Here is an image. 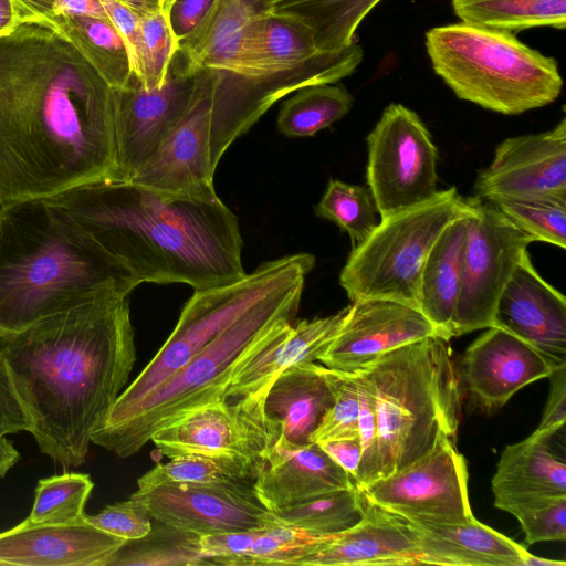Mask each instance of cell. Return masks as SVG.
<instances>
[{"mask_svg":"<svg viewBox=\"0 0 566 566\" xmlns=\"http://www.w3.org/2000/svg\"><path fill=\"white\" fill-rule=\"evenodd\" d=\"M114 90L59 32L0 36V205L115 176Z\"/></svg>","mask_w":566,"mask_h":566,"instance_id":"cell-1","label":"cell"},{"mask_svg":"<svg viewBox=\"0 0 566 566\" xmlns=\"http://www.w3.org/2000/svg\"><path fill=\"white\" fill-rule=\"evenodd\" d=\"M0 354L41 452L78 467L136 361L128 295L104 296L0 332Z\"/></svg>","mask_w":566,"mask_h":566,"instance_id":"cell-2","label":"cell"},{"mask_svg":"<svg viewBox=\"0 0 566 566\" xmlns=\"http://www.w3.org/2000/svg\"><path fill=\"white\" fill-rule=\"evenodd\" d=\"M139 285L185 283L193 290L247 273L237 216L221 201L159 192L104 179L51 198Z\"/></svg>","mask_w":566,"mask_h":566,"instance_id":"cell-3","label":"cell"},{"mask_svg":"<svg viewBox=\"0 0 566 566\" xmlns=\"http://www.w3.org/2000/svg\"><path fill=\"white\" fill-rule=\"evenodd\" d=\"M138 284L69 214L45 199L0 205V332Z\"/></svg>","mask_w":566,"mask_h":566,"instance_id":"cell-4","label":"cell"},{"mask_svg":"<svg viewBox=\"0 0 566 566\" xmlns=\"http://www.w3.org/2000/svg\"><path fill=\"white\" fill-rule=\"evenodd\" d=\"M305 277L293 280L258 303L135 406L105 419L92 442L128 458L139 452L158 430L226 398L235 374L292 325Z\"/></svg>","mask_w":566,"mask_h":566,"instance_id":"cell-5","label":"cell"},{"mask_svg":"<svg viewBox=\"0 0 566 566\" xmlns=\"http://www.w3.org/2000/svg\"><path fill=\"white\" fill-rule=\"evenodd\" d=\"M446 339L431 336L377 357L357 370L373 395L379 478L426 454L440 432L460 423V379Z\"/></svg>","mask_w":566,"mask_h":566,"instance_id":"cell-6","label":"cell"},{"mask_svg":"<svg viewBox=\"0 0 566 566\" xmlns=\"http://www.w3.org/2000/svg\"><path fill=\"white\" fill-rule=\"evenodd\" d=\"M426 49L433 71L457 97L496 113L543 107L563 87L556 60L507 31L460 21L430 29Z\"/></svg>","mask_w":566,"mask_h":566,"instance_id":"cell-7","label":"cell"},{"mask_svg":"<svg viewBox=\"0 0 566 566\" xmlns=\"http://www.w3.org/2000/svg\"><path fill=\"white\" fill-rule=\"evenodd\" d=\"M471 209L470 199L451 187L380 219L353 248L340 272L339 283L348 298H390L419 308L420 275L431 248L448 224Z\"/></svg>","mask_w":566,"mask_h":566,"instance_id":"cell-8","label":"cell"},{"mask_svg":"<svg viewBox=\"0 0 566 566\" xmlns=\"http://www.w3.org/2000/svg\"><path fill=\"white\" fill-rule=\"evenodd\" d=\"M314 265L313 254H291L268 261L232 283L195 290L167 340L122 391L105 419L135 406L223 329L282 286L306 276Z\"/></svg>","mask_w":566,"mask_h":566,"instance_id":"cell-9","label":"cell"},{"mask_svg":"<svg viewBox=\"0 0 566 566\" xmlns=\"http://www.w3.org/2000/svg\"><path fill=\"white\" fill-rule=\"evenodd\" d=\"M363 57L357 42L339 52H323L301 24L262 12L232 125L233 142L283 97L305 86L337 83L352 75Z\"/></svg>","mask_w":566,"mask_h":566,"instance_id":"cell-10","label":"cell"},{"mask_svg":"<svg viewBox=\"0 0 566 566\" xmlns=\"http://www.w3.org/2000/svg\"><path fill=\"white\" fill-rule=\"evenodd\" d=\"M261 14L258 0H217L178 48L189 71L211 87L210 159L214 170L229 148L228 134L245 87Z\"/></svg>","mask_w":566,"mask_h":566,"instance_id":"cell-11","label":"cell"},{"mask_svg":"<svg viewBox=\"0 0 566 566\" xmlns=\"http://www.w3.org/2000/svg\"><path fill=\"white\" fill-rule=\"evenodd\" d=\"M264 401L223 398L158 430L150 441L169 459L198 454L220 462L238 480H254L265 451L281 434Z\"/></svg>","mask_w":566,"mask_h":566,"instance_id":"cell-12","label":"cell"},{"mask_svg":"<svg viewBox=\"0 0 566 566\" xmlns=\"http://www.w3.org/2000/svg\"><path fill=\"white\" fill-rule=\"evenodd\" d=\"M461 283L450 336L492 326L497 298L533 239L493 203L469 198Z\"/></svg>","mask_w":566,"mask_h":566,"instance_id":"cell-13","label":"cell"},{"mask_svg":"<svg viewBox=\"0 0 566 566\" xmlns=\"http://www.w3.org/2000/svg\"><path fill=\"white\" fill-rule=\"evenodd\" d=\"M367 184L380 219L424 202L438 191V150L410 108L389 104L367 136Z\"/></svg>","mask_w":566,"mask_h":566,"instance_id":"cell-14","label":"cell"},{"mask_svg":"<svg viewBox=\"0 0 566 566\" xmlns=\"http://www.w3.org/2000/svg\"><path fill=\"white\" fill-rule=\"evenodd\" d=\"M359 490L371 503L412 524L449 525L474 518L465 460L443 432L426 454Z\"/></svg>","mask_w":566,"mask_h":566,"instance_id":"cell-15","label":"cell"},{"mask_svg":"<svg viewBox=\"0 0 566 566\" xmlns=\"http://www.w3.org/2000/svg\"><path fill=\"white\" fill-rule=\"evenodd\" d=\"M193 92V76L177 51L160 87L145 88L134 76L114 90L115 176L129 181L156 153L181 116Z\"/></svg>","mask_w":566,"mask_h":566,"instance_id":"cell-16","label":"cell"},{"mask_svg":"<svg viewBox=\"0 0 566 566\" xmlns=\"http://www.w3.org/2000/svg\"><path fill=\"white\" fill-rule=\"evenodd\" d=\"M151 518L199 535L240 532L268 525L269 510L245 481L221 479L172 482L137 490Z\"/></svg>","mask_w":566,"mask_h":566,"instance_id":"cell-17","label":"cell"},{"mask_svg":"<svg viewBox=\"0 0 566 566\" xmlns=\"http://www.w3.org/2000/svg\"><path fill=\"white\" fill-rule=\"evenodd\" d=\"M192 76L193 92L185 114L129 181L169 195L214 199L218 195L210 159L211 87L202 76Z\"/></svg>","mask_w":566,"mask_h":566,"instance_id":"cell-18","label":"cell"},{"mask_svg":"<svg viewBox=\"0 0 566 566\" xmlns=\"http://www.w3.org/2000/svg\"><path fill=\"white\" fill-rule=\"evenodd\" d=\"M431 336L441 337L418 307L390 298H360L352 302L318 361L336 371L355 373L387 352Z\"/></svg>","mask_w":566,"mask_h":566,"instance_id":"cell-19","label":"cell"},{"mask_svg":"<svg viewBox=\"0 0 566 566\" xmlns=\"http://www.w3.org/2000/svg\"><path fill=\"white\" fill-rule=\"evenodd\" d=\"M474 189L476 197L486 201L566 195V118L548 132L503 140L491 164L478 176Z\"/></svg>","mask_w":566,"mask_h":566,"instance_id":"cell-20","label":"cell"},{"mask_svg":"<svg viewBox=\"0 0 566 566\" xmlns=\"http://www.w3.org/2000/svg\"><path fill=\"white\" fill-rule=\"evenodd\" d=\"M492 326L521 338L554 367L566 364V300L524 252L502 290Z\"/></svg>","mask_w":566,"mask_h":566,"instance_id":"cell-21","label":"cell"},{"mask_svg":"<svg viewBox=\"0 0 566 566\" xmlns=\"http://www.w3.org/2000/svg\"><path fill=\"white\" fill-rule=\"evenodd\" d=\"M553 369L535 348L495 326L467 348L461 361L468 391L486 410L501 408L516 391L547 378Z\"/></svg>","mask_w":566,"mask_h":566,"instance_id":"cell-22","label":"cell"},{"mask_svg":"<svg viewBox=\"0 0 566 566\" xmlns=\"http://www.w3.org/2000/svg\"><path fill=\"white\" fill-rule=\"evenodd\" d=\"M124 543L85 517L53 525L24 520L0 533V565L107 566Z\"/></svg>","mask_w":566,"mask_h":566,"instance_id":"cell-23","label":"cell"},{"mask_svg":"<svg viewBox=\"0 0 566 566\" xmlns=\"http://www.w3.org/2000/svg\"><path fill=\"white\" fill-rule=\"evenodd\" d=\"M353 486L354 479L318 443L295 446L282 434L265 451L252 483L269 511Z\"/></svg>","mask_w":566,"mask_h":566,"instance_id":"cell-24","label":"cell"},{"mask_svg":"<svg viewBox=\"0 0 566 566\" xmlns=\"http://www.w3.org/2000/svg\"><path fill=\"white\" fill-rule=\"evenodd\" d=\"M364 509V517L356 525L326 536L297 565H421L417 533L410 522L365 496Z\"/></svg>","mask_w":566,"mask_h":566,"instance_id":"cell-25","label":"cell"},{"mask_svg":"<svg viewBox=\"0 0 566 566\" xmlns=\"http://www.w3.org/2000/svg\"><path fill=\"white\" fill-rule=\"evenodd\" d=\"M349 305L336 314L302 319L245 364L233 377L226 398L266 397L275 378L287 367L318 360L336 337Z\"/></svg>","mask_w":566,"mask_h":566,"instance_id":"cell-26","label":"cell"},{"mask_svg":"<svg viewBox=\"0 0 566 566\" xmlns=\"http://www.w3.org/2000/svg\"><path fill=\"white\" fill-rule=\"evenodd\" d=\"M552 438L532 433L504 448L492 479L497 509L506 512L514 505L566 496V464L553 452Z\"/></svg>","mask_w":566,"mask_h":566,"instance_id":"cell-27","label":"cell"},{"mask_svg":"<svg viewBox=\"0 0 566 566\" xmlns=\"http://www.w3.org/2000/svg\"><path fill=\"white\" fill-rule=\"evenodd\" d=\"M334 401L327 368L308 361L292 365L275 378L264 408L289 442L305 446Z\"/></svg>","mask_w":566,"mask_h":566,"instance_id":"cell-28","label":"cell"},{"mask_svg":"<svg viewBox=\"0 0 566 566\" xmlns=\"http://www.w3.org/2000/svg\"><path fill=\"white\" fill-rule=\"evenodd\" d=\"M412 525L421 564L525 566L530 555L525 547L475 518L460 524Z\"/></svg>","mask_w":566,"mask_h":566,"instance_id":"cell-29","label":"cell"},{"mask_svg":"<svg viewBox=\"0 0 566 566\" xmlns=\"http://www.w3.org/2000/svg\"><path fill=\"white\" fill-rule=\"evenodd\" d=\"M469 214L447 226L431 248L420 275L419 308L446 340L451 338L450 326L459 297Z\"/></svg>","mask_w":566,"mask_h":566,"instance_id":"cell-30","label":"cell"},{"mask_svg":"<svg viewBox=\"0 0 566 566\" xmlns=\"http://www.w3.org/2000/svg\"><path fill=\"white\" fill-rule=\"evenodd\" d=\"M381 0H258L262 12L305 28L323 52H339L356 42L355 33Z\"/></svg>","mask_w":566,"mask_h":566,"instance_id":"cell-31","label":"cell"},{"mask_svg":"<svg viewBox=\"0 0 566 566\" xmlns=\"http://www.w3.org/2000/svg\"><path fill=\"white\" fill-rule=\"evenodd\" d=\"M41 22L71 42L113 90L125 88L134 78L127 45L109 20L51 14Z\"/></svg>","mask_w":566,"mask_h":566,"instance_id":"cell-32","label":"cell"},{"mask_svg":"<svg viewBox=\"0 0 566 566\" xmlns=\"http://www.w3.org/2000/svg\"><path fill=\"white\" fill-rule=\"evenodd\" d=\"M462 21L516 33L533 28L566 27V0H451Z\"/></svg>","mask_w":566,"mask_h":566,"instance_id":"cell-33","label":"cell"},{"mask_svg":"<svg viewBox=\"0 0 566 566\" xmlns=\"http://www.w3.org/2000/svg\"><path fill=\"white\" fill-rule=\"evenodd\" d=\"M364 514V495L357 486H353L269 511V522L329 536L353 527Z\"/></svg>","mask_w":566,"mask_h":566,"instance_id":"cell-34","label":"cell"},{"mask_svg":"<svg viewBox=\"0 0 566 566\" xmlns=\"http://www.w3.org/2000/svg\"><path fill=\"white\" fill-rule=\"evenodd\" d=\"M353 105V95L338 82L305 86L282 104L276 128L286 137H310L343 118Z\"/></svg>","mask_w":566,"mask_h":566,"instance_id":"cell-35","label":"cell"},{"mask_svg":"<svg viewBox=\"0 0 566 566\" xmlns=\"http://www.w3.org/2000/svg\"><path fill=\"white\" fill-rule=\"evenodd\" d=\"M199 539V534L157 522L144 537L126 541L107 566L210 565Z\"/></svg>","mask_w":566,"mask_h":566,"instance_id":"cell-36","label":"cell"},{"mask_svg":"<svg viewBox=\"0 0 566 566\" xmlns=\"http://www.w3.org/2000/svg\"><path fill=\"white\" fill-rule=\"evenodd\" d=\"M493 203L533 241L566 247V195L541 193L499 198Z\"/></svg>","mask_w":566,"mask_h":566,"instance_id":"cell-37","label":"cell"},{"mask_svg":"<svg viewBox=\"0 0 566 566\" xmlns=\"http://www.w3.org/2000/svg\"><path fill=\"white\" fill-rule=\"evenodd\" d=\"M94 483L88 474L66 472L39 480L30 515L32 524H69L85 517Z\"/></svg>","mask_w":566,"mask_h":566,"instance_id":"cell-38","label":"cell"},{"mask_svg":"<svg viewBox=\"0 0 566 566\" xmlns=\"http://www.w3.org/2000/svg\"><path fill=\"white\" fill-rule=\"evenodd\" d=\"M315 213L345 231L353 248L360 244L377 227L378 210L369 188L331 180L314 208Z\"/></svg>","mask_w":566,"mask_h":566,"instance_id":"cell-39","label":"cell"},{"mask_svg":"<svg viewBox=\"0 0 566 566\" xmlns=\"http://www.w3.org/2000/svg\"><path fill=\"white\" fill-rule=\"evenodd\" d=\"M177 51L178 44L164 10L140 15V45L134 75L145 88L164 84Z\"/></svg>","mask_w":566,"mask_h":566,"instance_id":"cell-40","label":"cell"},{"mask_svg":"<svg viewBox=\"0 0 566 566\" xmlns=\"http://www.w3.org/2000/svg\"><path fill=\"white\" fill-rule=\"evenodd\" d=\"M326 536L273 523L258 528V533L241 558L243 565H297Z\"/></svg>","mask_w":566,"mask_h":566,"instance_id":"cell-41","label":"cell"},{"mask_svg":"<svg viewBox=\"0 0 566 566\" xmlns=\"http://www.w3.org/2000/svg\"><path fill=\"white\" fill-rule=\"evenodd\" d=\"M327 376L335 401L312 434L311 442L358 438L359 401L355 377L352 373H340L329 368H327Z\"/></svg>","mask_w":566,"mask_h":566,"instance_id":"cell-42","label":"cell"},{"mask_svg":"<svg viewBox=\"0 0 566 566\" xmlns=\"http://www.w3.org/2000/svg\"><path fill=\"white\" fill-rule=\"evenodd\" d=\"M506 512L518 520L528 545L566 539V496L514 505Z\"/></svg>","mask_w":566,"mask_h":566,"instance_id":"cell-43","label":"cell"},{"mask_svg":"<svg viewBox=\"0 0 566 566\" xmlns=\"http://www.w3.org/2000/svg\"><path fill=\"white\" fill-rule=\"evenodd\" d=\"M221 479H234L231 471L218 461L198 455L185 454L159 463L143 474L138 490H146L172 482H206Z\"/></svg>","mask_w":566,"mask_h":566,"instance_id":"cell-44","label":"cell"},{"mask_svg":"<svg viewBox=\"0 0 566 566\" xmlns=\"http://www.w3.org/2000/svg\"><path fill=\"white\" fill-rule=\"evenodd\" d=\"M358 388V439L361 448L360 461L355 478L358 489L379 479L377 423L373 395L360 373H352Z\"/></svg>","mask_w":566,"mask_h":566,"instance_id":"cell-45","label":"cell"},{"mask_svg":"<svg viewBox=\"0 0 566 566\" xmlns=\"http://www.w3.org/2000/svg\"><path fill=\"white\" fill-rule=\"evenodd\" d=\"M85 520L93 526L125 542L144 537L151 530L149 512L133 497L107 505L95 515L85 514Z\"/></svg>","mask_w":566,"mask_h":566,"instance_id":"cell-46","label":"cell"},{"mask_svg":"<svg viewBox=\"0 0 566 566\" xmlns=\"http://www.w3.org/2000/svg\"><path fill=\"white\" fill-rule=\"evenodd\" d=\"M31 429V416L22 402L6 360L0 354V434L30 432Z\"/></svg>","mask_w":566,"mask_h":566,"instance_id":"cell-47","label":"cell"},{"mask_svg":"<svg viewBox=\"0 0 566 566\" xmlns=\"http://www.w3.org/2000/svg\"><path fill=\"white\" fill-rule=\"evenodd\" d=\"M549 392L543 411V417L534 434L552 438L566 422V364L553 369L548 376Z\"/></svg>","mask_w":566,"mask_h":566,"instance_id":"cell-48","label":"cell"},{"mask_svg":"<svg viewBox=\"0 0 566 566\" xmlns=\"http://www.w3.org/2000/svg\"><path fill=\"white\" fill-rule=\"evenodd\" d=\"M217 0H172L166 15L175 40L179 45L199 27Z\"/></svg>","mask_w":566,"mask_h":566,"instance_id":"cell-49","label":"cell"},{"mask_svg":"<svg viewBox=\"0 0 566 566\" xmlns=\"http://www.w3.org/2000/svg\"><path fill=\"white\" fill-rule=\"evenodd\" d=\"M101 1L111 23L127 45L134 71L140 45V15L117 0Z\"/></svg>","mask_w":566,"mask_h":566,"instance_id":"cell-50","label":"cell"},{"mask_svg":"<svg viewBox=\"0 0 566 566\" xmlns=\"http://www.w3.org/2000/svg\"><path fill=\"white\" fill-rule=\"evenodd\" d=\"M318 444L355 481L361 454L359 439L334 440Z\"/></svg>","mask_w":566,"mask_h":566,"instance_id":"cell-51","label":"cell"},{"mask_svg":"<svg viewBox=\"0 0 566 566\" xmlns=\"http://www.w3.org/2000/svg\"><path fill=\"white\" fill-rule=\"evenodd\" d=\"M52 14L87 15L109 20L101 0H55Z\"/></svg>","mask_w":566,"mask_h":566,"instance_id":"cell-52","label":"cell"},{"mask_svg":"<svg viewBox=\"0 0 566 566\" xmlns=\"http://www.w3.org/2000/svg\"><path fill=\"white\" fill-rule=\"evenodd\" d=\"M20 23L41 22L54 11L55 0H11Z\"/></svg>","mask_w":566,"mask_h":566,"instance_id":"cell-53","label":"cell"},{"mask_svg":"<svg viewBox=\"0 0 566 566\" xmlns=\"http://www.w3.org/2000/svg\"><path fill=\"white\" fill-rule=\"evenodd\" d=\"M19 459V451L3 434H0V479L17 464Z\"/></svg>","mask_w":566,"mask_h":566,"instance_id":"cell-54","label":"cell"},{"mask_svg":"<svg viewBox=\"0 0 566 566\" xmlns=\"http://www.w3.org/2000/svg\"><path fill=\"white\" fill-rule=\"evenodd\" d=\"M20 24L11 0H0V36Z\"/></svg>","mask_w":566,"mask_h":566,"instance_id":"cell-55","label":"cell"},{"mask_svg":"<svg viewBox=\"0 0 566 566\" xmlns=\"http://www.w3.org/2000/svg\"><path fill=\"white\" fill-rule=\"evenodd\" d=\"M139 15L163 10L161 0H117Z\"/></svg>","mask_w":566,"mask_h":566,"instance_id":"cell-56","label":"cell"},{"mask_svg":"<svg viewBox=\"0 0 566 566\" xmlns=\"http://www.w3.org/2000/svg\"><path fill=\"white\" fill-rule=\"evenodd\" d=\"M525 566H565V562L547 559L530 553Z\"/></svg>","mask_w":566,"mask_h":566,"instance_id":"cell-57","label":"cell"},{"mask_svg":"<svg viewBox=\"0 0 566 566\" xmlns=\"http://www.w3.org/2000/svg\"><path fill=\"white\" fill-rule=\"evenodd\" d=\"M172 0H161L163 10L166 11Z\"/></svg>","mask_w":566,"mask_h":566,"instance_id":"cell-58","label":"cell"}]
</instances>
